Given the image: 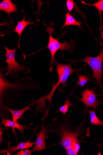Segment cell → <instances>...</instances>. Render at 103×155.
I'll return each mask as SVG.
<instances>
[{
	"mask_svg": "<svg viewBox=\"0 0 103 155\" xmlns=\"http://www.w3.org/2000/svg\"><path fill=\"white\" fill-rule=\"evenodd\" d=\"M26 78L17 81L15 82H9L5 78L3 71L0 74V116L11 120L9 112L6 109L18 102L24 90H39L40 86L36 84L28 82Z\"/></svg>",
	"mask_w": 103,
	"mask_h": 155,
	"instance_id": "cell-1",
	"label": "cell"
},
{
	"mask_svg": "<svg viewBox=\"0 0 103 155\" xmlns=\"http://www.w3.org/2000/svg\"><path fill=\"white\" fill-rule=\"evenodd\" d=\"M53 124L56 134L60 137L61 141L57 145L62 146L65 149L71 147L72 143L79 140L84 126V120L74 130L70 119L69 113L66 117L60 119L56 117L52 120Z\"/></svg>",
	"mask_w": 103,
	"mask_h": 155,
	"instance_id": "cell-2",
	"label": "cell"
},
{
	"mask_svg": "<svg viewBox=\"0 0 103 155\" xmlns=\"http://www.w3.org/2000/svg\"><path fill=\"white\" fill-rule=\"evenodd\" d=\"M56 72L58 76V80L57 83L54 84L50 92L48 94L42 96L37 100L33 99L31 101L33 102L30 104L32 106L37 104L36 107L37 112H43L46 111V114L47 106L46 101H49L52 104V100L54 93L57 87L60 84H62V89H64L67 85V80L69 77L75 72L78 71L79 69L76 70L73 69L71 67V64H61L56 61Z\"/></svg>",
	"mask_w": 103,
	"mask_h": 155,
	"instance_id": "cell-3",
	"label": "cell"
},
{
	"mask_svg": "<svg viewBox=\"0 0 103 155\" xmlns=\"http://www.w3.org/2000/svg\"><path fill=\"white\" fill-rule=\"evenodd\" d=\"M47 27V32L50 35L48 44L47 48L50 50L51 54V59L50 64V71L52 72L54 62L55 61L54 56L56 52L59 50L62 51H67L70 53L72 52L75 48V45L74 41H70L68 42L65 41L64 43H61L59 41V39H55L52 35V28L50 26Z\"/></svg>",
	"mask_w": 103,
	"mask_h": 155,
	"instance_id": "cell-4",
	"label": "cell"
},
{
	"mask_svg": "<svg viewBox=\"0 0 103 155\" xmlns=\"http://www.w3.org/2000/svg\"><path fill=\"white\" fill-rule=\"evenodd\" d=\"M100 52L96 57H91L87 55L85 58L81 61L75 62H83L87 64L92 68L93 71V77L97 81V86L101 87L103 92L102 77L103 74L102 71V63L103 61V47L102 44Z\"/></svg>",
	"mask_w": 103,
	"mask_h": 155,
	"instance_id": "cell-5",
	"label": "cell"
},
{
	"mask_svg": "<svg viewBox=\"0 0 103 155\" xmlns=\"http://www.w3.org/2000/svg\"><path fill=\"white\" fill-rule=\"evenodd\" d=\"M5 48L6 51V63L8 64L7 68L8 72L6 75L9 74L12 78H17L19 76V72H21L27 74L30 71L28 68L20 64L16 61L15 59L16 48L11 50L6 47H5Z\"/></svg>",
	"mask_w": 103,
	"mask_h": 155,
	"instance_id": "cell-6",
	"label": "cell"
},
{
	"mask_svg": "<svg viewBox=\"0 0 103 155\" xmlns=\"http://www.w3.org/2000/svg\"><path fill=\"white\" fill-rule=\"evenodd\" d=\"M40 126L41 129L40 131L36 133L37 138L35 146L32 149L33 152L47 149L45 142L46 136L48 133L54 132L50 124H47L45 127V122L41 124Z\"/></svg>",
	"mask_w": 103,
	"mask_h": 155,
	"instance_id": "cell-7",
	"label": "cell"
},
{
	"mask_svg": "<svg viewBox=\"0 0 103 155\" xmlns=\"http://www.w3.org/2000/svg\"><path fill=\"white\" fill-rule=\"evenodd\" d=\"M82 97L80 101L85 105V111L90 107L95 109H97V107L101 103V100L97 99V97L98 95L95 94L93 89L89 90L86 89L82 91Z\"/></svg>",
	"mask_w": 103,
	"mask_h": 155,
	"instance_id": "cell-8",
	"label": "cell"
},
{
	"mask_svg": "<svg viewBox=\"0 0 103 155\" xmlns=\"http://www.w3.org/2000/svg\"><path fill=\"white\" fill-rule=\"evenodd\" d=\"M1 117L2 119V124L4 125L5 128L11 127L13 129H16L21 132L24 137V131L25 130L32 129L30 127H27L25 125L19 124L18 122H14L11 120L6 119L3 117Z\"/></svg>",
	"mask_w": 103,
	"mask_h": 155,
	"instance_id": "cell-9",
	"label": "cell"
},
{
	"mask_svg": "<svg viewBox=\"0 0 103 155\" xmlns=\"http://www.w3.org/2000/svg\"><path fill=\"white\" fill-rule=\"evenodd\" d=\"M0 10L6 12L9 16L13 12H18L17 6L11 0H4L0 3Z\"/></svg>",
	"mask_w": 103,
	"mask_h": 155,
	"instance_id": "cell-10",
	"label": "cell"
},
{
	"mask_svg": "<svg viewBox=\"0 0 103 155\" xmlns=\"http://www.w3.org/2000/svg\"><path fill=\"white\" fill-rule=\"evenodd\" d=\"M32 107L29 106L28 105L24 108L20 110H14L8 107H7L6 109L11 114L12 120L16 122H18L19 119L22 118L23 115L26 111L29 110H31Z\"/></svg>",
	"mask_w": 103,
	"mask_h": 155,
	"instance_id": "cell-11",
	"label": "cell"
},
{
	"mask_svg": "<svg viewBox=\"0 0 103 155\" xmlns=\"http://www.w3.org/2000/svg\"><path fill=\"white\" fill-rule=\"evenodd\" d=\"M25 18L26 16L24 15V18L23 20L21 21H18L15 29L13 31L14 32H16L19 35V39L18 47H19L20 48V43L21 36L25 28L28 25L35 24V23L33 21L30 22L29 21H26L25 20Z\"/></svg>",
	"mask_w": 103,
	"mask_h": 155,
	"instance_id": "cell-12",
	"label": "cell"
},
{
	"mask_svg": "<svg viewBox=\"0 0 103 155\" xmlns=\"http://www.w3.org/2000/svg\"><path fill=\"white\" fill-rule=\"evenodd\" d=\"M81 23V21H77L69 13L67 12L66 15L65 22L64 25L62 26L61 29H62L68 26L74 25L77 26L80 29H82Z\"/></svg>",
	"mask_w": 103,
	"mask_h": 155,
	"instance_id": "cell-13",
	"label": "cell"
},
{
	"mask_svg": "<svg viewBox=\"0 0 103 155\" xmlns=\"http://www.w3.org/2000/svg\"><path fill=\"white\" fill-rule=\"evenodd\" d=\"M35 144V142H21L18 145L16 146H10L9 151L10 152L13 153L19 150H22L28 148H32L34 145Z\"/></svg>",
	"mask_w": 103,
	"mask_h": 155,
	"instance_id": "cell-14",
	"label": "cell"
},
{
	"mask_svg": "<svg viewBox=\"0 0 103 155\" xmlns=\"http://www.w3.org/2000/svg\"><path fill=\"white\" fill-rule=\"evenodd\" d=\"M81 2L85 5L88 6H93L95 7L98 10V13L99 16L101 29L102 26V14L103 11V0H99L97 2L93 4H88L83 1H81Z\"/></svg>",
	"mask_w": 103,
	"mask_h": 155,
	"instance_id": "cell-15",
	"label": "cell"
},
{
	"mask_svg": "<svg viewBox=\"0 0 103 155\" xmlns=\"http://www.w3.org/2000/svg\"><path fill=\"white\" fill-rule=\"evenodd\" d=\"M89 113L91 118L90 123L92 125L94 124L103 126V120H101L99 119L97 117L96 114L95 109L90 110L89 111Z\"/></svg>",
	"mask_w": 103,
	"mask_h": 155,
	"instance_id": "cell-16",
	"label": "cell"
},
{
	"mask_svg": "<svg viewBox=\"0 0 103 155\" xmlns=\"http://www.w3.org/2000/svg\"><path fill=\"white\" fill-rule=\"evenodd\" d=\"M79 78L76 83V87L81 86L83 87L85 84L90 81L89 77L87 75L78 74Z\"/></svg>",
	"mask_w": 103,
	"mask_h": 155,
	"instance_id": "cell-17",
	"label": "cell"
},
{
	"mask_svg": "<svg viewBox=\"0 0 103 155\" xmlns=\"http://www.w3.org/2000/svg\"><path fill=\"white\" fill-rule=\"evenodd\" d=\"M73 107V105L68 98L65 102V104L59 109L57 112H61L65 116L66 113L69 111V107Z\"/></svg>",
	"mask_w": 103,
	"mask_h": 155,
	"instance_id": "cell-18",
	"label": "cell"
},
{
	"mask_svg": "<svg viewBox=\"0 0 103 155\" xmlns=\"http://www.w3.org/2000/svg\"><path fill=\"white\" fill-rule=\"evenodd\" d=\"M75 3L73 0H67L66 1V6L69 12L71 13L74 8Z\"/></svg>",
	"mask_w": 103,
	"mask_h": 155,
	"instance_id": "cell-19",
	"label": "cell"
},
{
	"mask_svg": "<svg viewBox=\"0 0 103 155\" xmlns=\"http://www.w3.org/2000/svg\"><path fill=\"white\" fill-rule=\"evenodd\" d=\"M32 152V150H29L27 149L21 150L20 151L18 152L15 155H31Z\"/></svg>",
	"mask_w": 103,
	"mask_h": 155,
	"instance_id": "cell-20",
	"label": "cell"
},
{
	"mask_svg": "<svg viewBox=\"0 0 103 155\" xmlns=\"http://www.w3.org/2000/svg\"><path fill=\"white\" fill-rule=\"evenodd\" d=\"M66 153L68 155H77L78 153L76 152L72 147H68L65 149Z\"/></svg>",
	"mask_w": 103,
	"mask_h": 155,
	"instance_id": "cell-21",
	"label": "cell"
},
{
	"mask_svg": "<svg viewBox=\"0 0 103 155\" xmlns=\"http://www.w3.org/2000/svg\"><path fill=\"white\" fill-rule=\"evenodd\" d=\"M7 129V128L5 127H0V144H1L2 143H5L3 137V134Z\"/></svg>",
	"mask_w": 103,
	"mask_h": 155,
	"instance_id": "cell-22",
	"label": "cell"
}]
</instances>
